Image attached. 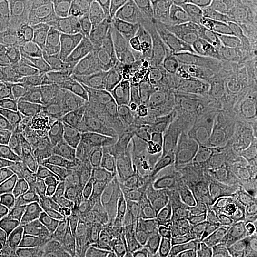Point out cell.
Wrapping results in <instances>:
<instances>
[{"label":"cell","instance_id":"cell-1","mask_svg":"<svg viewBox=\"0 0 257 257\" xmlns=\"http://www.w3.org/2000/svg\"><path fill=\"white\" fill-rule=\"evenodd\" d=\"M40 84L35 110L63 118L110 92L128 8L107 0H37Z\"/></svg>","mask_w":257,"mask_h":257},{"label":"cell","instance_id":"cell-2","mask_svg":"<svg viewBox=\"0 0 257 257\" xmlns=\"http://www.w3.org/2000/svg\"><path fill=\"white\" fill-rule=\"evenodd\" d=\"M227 67L206 4L120 38L110 93L134 101L155 93H189L217 78Z\"/></svg>","mask_w":257,"mask_h":257},{"label":"cell","instance_id":"cell-3","mask_svg":"<svg viewBox=\"0 0 257 257\" xmlns=\"http://www.w3.org/2000/svg\"><path fill=\"white\" fill-rule=\"evenodd\" d=\"M242 130L200 105L172 204L193 221L236 215L240 202Z\"/></svg>","mask_w":257,"mask_h":257},{"label":"cell","instance_id":"cell-4","mask_svg":"<svg viewBox=\"0 0 257 257\" xmlns=\"http://www.w3.org/2000/svg\"><path fill=\"white\" fill-rule=\"evenodd\" d=\"M134 116L128 164L172 200L181 179L187 145L200 103L181 92H164L126 101Z\"/></svg>","mask_w":257,"mask_h":257},{"label":"cell","instance_id":"cell-5","mask_svg":"<svg viewBox=\"0 0 257 257\" xmlns=\"http://www.w3.org/2000/svg\"><path fill=\"white\" fill-rule=\"evenodd\" d=\"M40 27L37 0H0V124H14L37 107Z\"/></svg>","mask_w":257,"mask_h":257},{"label":"cell","instance_id":"cell-6","mask_svg":"<svg viewBox=\"0 0 257 257\" xmlns=\"http://www.w3.org/2000/svg\"><path fill=\"white\" fill-rule=\"evenodd\" d=\"M61 120L76 185L99 170L128 162L134 116L126 101H120L110 92L101 93L84 101Z\"/></svg>","mask_w":257,"mask_h":257},{"label":"cell","instance_id":"cell-7","mask_svg":"<svg viewBox=\"0 0 257 257\" xmlns=\"http://www.w3.org/2000/svg\"><path fill=\"white\" fill-rule=\"evenodd\" d=\"M82 211L128 229L172 227V200L134 166L99 170L76 185Z\"/></svg>","mask_w":257,"mask_h":257},{"label":"cell","instance_id":"cell-8","mask_svg":"<svg viewBox=\"0 0 257 257\" xmlns=\"http://www.w3.org/2000/svg\"><path fill=\"white\" fill-rule=\"evenodd\" d=\"M0 172L31 185H76L63 120L33 110L14 124H0Z\"/></svg>","mask_w":257,"mask_h":257},{"label":"cell","instance_id":"cell-9","mask_svg":"<svg viewBox=\"0 0 257 257\" xmlns=\"http://www.w3.org/2000/svg\"><path fill=\"white\" fill-rule=\"evenodd\" d=\"M21 217L37 240L42 257L67 255L86 236V221L76 185L27 187Z\"/></svg>","mask_w":257,"mask_h":257},{"label":"cell","instance_id":"cell-10","mask_svg":"<svg viewBox=\"0 0 257 257\" xmlns=\"http://www.w3.org/2000/svg\"><path fill=\"white\" fill-rule=\"evenodd\" d=\"M86 238L112 257H193L172 227L128 229L84 213Z\"/></svg>","mask_w":257,"mask_h":257},{"label":"cell","instance_id":"cell-11","mask_svg":"<svg viewBox=\"0 0 257 257\" xmlns=\"http://www.w3.org/2000/svg\"><path fill=\"white\" fill-rule=\"evenodd\" d=\"M225 63L257 69V0H208Z\"/></svg>","mask_w":257,"mask_h":257},{"label":"cell","instance_id":"cell-12","mask_svg":"<svg viewBox=\"0 0 257 257\" xmlns=\"http://www.w3.org/2000/svg\"><path fill=\"white\" fill-rule=\"evenodd\" d=\"M187 95L221 112L242 132L257 134V69L227 65L217 78Z\"/></svg>","mask_w":257,"mask_h":257},{"label":"cell","instance_id":"cell-13","mask_svg":"<svg viewBox=\"0 0 257 257\" xmlns=\"http://www.w3.org/2000/svg\"><path fill=\"white\" fill-rule=\"evenodd\" d=\"M172 230L193 257H257V246L240 232L236 215L193 221L172 204Z\"/></svg>","mask_w":257,"mask_h":257},{"label":"cell","instance_id":"cell-14","mask_svg":"<svg viewBox=\"0 0 257 257\" xmlns=\"http://www.w3.org/2000/svg\"><path fill=\"white\" fill-rule=\"evenodd\" d=\"M240 232L257 246V134H242L240 202L236 210Z\"/></svg>","mask_w":257,"mask_h":257},{"label":"cell","instance_id":"cell-15","mask_svg":"<svg viewBox=\"0 0 257 257\" xmlns=\"http://www.w3.org/2000/svg\"><path fill=\"white\" fill-rule=\"evenodd\" d=\"M0 257H42L21 213L0 215Z\"/></svg>","mask_w":257,"mask_h":257},{"label":"cell","instance_id":"cell-16","mask_svg":"<svg viewBox=\"0 0 257 257\" xmlns=\"http://www.w3.org/2000/svg\"><path fill=\"white\" fill-rule=\"evenodd\" d=\"M27 194V185L0 172V215L21 213Z\"/></svg>","mask_w":257,"mask_h":257},{"label":"cell","instance_id":"cell-17","mask_svg":"<svg viewBox=\"0 0 257 257\" xmlns=\"http://www.w3.org/2000/svg\"><path fill=\"white\" fill-rule=\"evenodd\" d=\"M63 257H112L109 255V253H105V251H101L99 248H95L90 240L84 236V240L76 246V248L73 249V251H69L67 255Z\"/></svg>","mask_w":257,"mask_h":257},{"label":"cell","instance_id":"cell-18","mask_svg":"<svg viewBox=\"0 0 257 257\" xmlns=\"http://www.w3.org/2000/svg\"><path fill=\"white\" fill-rule=\"evenodd\" d=\"M107 2H112V4H120V6H126V8H130L136 0H107Z\"/></svg>","mask_w":257,"mask_h":257}]
</instances>
